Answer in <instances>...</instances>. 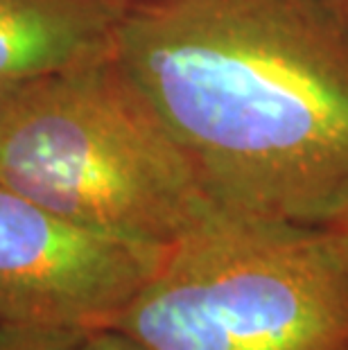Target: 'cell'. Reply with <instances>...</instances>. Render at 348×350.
Wrapping results in <instances>:
<instances>
[{
	"instance_id": "8",
	"label": "cell",
	"mask_w": 348,
	"mask_h": 350,
	"mask_svg": "<svg viewBox=\"0 0 348 350\" xmlns=\"http://www.w3.org/2000/svg\"><path fill=\"white\" fill-rule=\"evenodd\" d=\"M319 3L330 12V16L348 32V0H319Z\"/></svg>"
},
{
	"instance_id": "7",
	"label": "cell",
	"mask_w": 348,
	"mask_h": 350,
	"mask_svg": "<svg viewBox=\"0 0 348 350\" xmlns=\"http://www.w3.org/2000/svg\"><path fill=\"white\" fill-rule=\"evenodd\" d=\"M72 350H150L138 339L129 337L127 332L118 327H98L81 334Z\"/></svg>"
},
{
	"instance_id": "3",
	"label": "cell",
	"mask_w": 348,
	"mask_h": 350,
	"mask_svg": "<svg viewBox=\"0 0 348 350\" xmlns=\"http://www.w3.org/2000/svg\"><path fill=\"white\" fill-rule=\"evenodd\" d=\"M113 327L150 350H348V242L217 208L170 244Z\"/></svg>"
},
{
	"instance_id": "6",
	"label": "cell",
	"mask_w": 348,
	"mask_h": 350,
	"mask_svg": "<svg viewBox=\"0 0 348 350\" xmlns=\"http://www.w3.org/2000/svg\"><path fill=\"white\" fill-rule=\"evenodd\" d=\"M79 337L66 330H0V350H72Z\"/></svg>"
},
{
	"instance_id": "2",
	"label": "cell",
	"mask_w": 348,
	"mask_h": 350,
	"mask_svg": "<svg viewBox=\"0 0 348 350\" xmlns=\"http://www.w3.org/2000/svg\"><path fill=\"white\" fill-rule=\"evenodd\" d=\"M0 185L159 247L219 208L113 50L0 88Z\"/></svg>"
},
{
	"instance_id": "5",
	"label": "cell",
	"mask_w": 348,
	"mask_h": 350,
	"mask_svg": "<svg viewBox=\"0 0 348 350\" xmlns=\"http://www.w3.org/2000/svg\"><path fill=\"white\" fill-rule=\"evenodd\" d=\"M127 0H0V88L113 50Z\"/></svg>"
},
{
	"instance_id": "9",
	"label": "cell",
	"mask_w": 348,
	"mask_h": 350,
	"mask_svg": "<svg viewBox=\"0 0 348 350\" xmlns=\"http://www.w3.org/2000/svg\"><path fill=\"white\" fill-rule=\"evenodd\" d=\"M323 226H328V228H332L335 233H339L344 237V240L348 242V206L344 208L342 213H337L335 217H332L328 224H323Z\"/></svg>"
},
{
	"instance_id": "4",
	"label": "cell",
	"mask_w": 348,
	"mask_h": 350,
	"mask_svg": "<svg viewBox=\"0 0 348 350\" xmlns=\"http://www.w3.org/2000/svg\"><path fill=\"white\" fill-rule=\"evenodd\" d=\"M165 251L75 224L0 185V330L113 327Z\"/></svg>"
},
{
	"instance_id": "1",
	"label": "cell",
	"mask_w": 348,
	"mask_h": 350,
	"mask_svg": "<svg viewBox=\"0 0 348 350\" xmlns=\"http://www.w3.org/2000/svg\"><path fill=\"white\" fill-rule=\"evenodd\" d=\"M113 55L219 208L348 206V32L319 0H127Z\"/></svg>"
}]
</instances>
